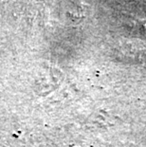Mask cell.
<instances>
[{
	"mask_svg": "<svg viewBox=\"0 0 146 147\" xmlns=\"http://www.w3.org/2000/svg\"><path fill=\"white\" fill-rule=\"evenodd\" d=\"M130 30L146 36V20H137L130 23Z\"/></svg>",
	"mask_w": 146,
	"mask_h": 147,
	"instance_id": "obj_1",
	"label": "cell"
}]
</instances>
